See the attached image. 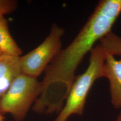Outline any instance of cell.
Segmentation results:
<instances>
[{"label": "cell", "mask_w": 121, "mask_h": 121, "mask_svg": "<svg viewBox=\"0 0 121 121\" xmlns=\"http://www.w3.org/2000/svg\"><path fill=\"white\" fill-rule=\"evenodd\" d=\"M121 13V0L99 1L71 43L61 49L45 70L38 98L43 106L61 109L75 79L78 65L95 43L110 32Z\"/></svg>", "instance_id": "obj_1"}, {"label": "cell", "mask_w": 121, "mask_h": 121, "mask_svg": "<svg viewBox=\"0 0 121 121\" xmlns=\"http://www.w3.org/2000/svg\"><path fill=\"white\" fill-rule=\"evenodd\" d=\"M90 52L87 69L83 73L75 78L65 106L55 121H66L72 114H82L86 96L92 84L97 79L104 77L106 52L99 44L93 48Z\"/></svg>", "instance_id": "obj_2"}, {"label": "cell", "mask_w": 121, "mask_h": 121, "mask_svg": "<svg viewBox=\"0 0 121 121\" xmlns=\"http://www.w3.org/2000/svg\"><path fill=\"white\" fill-rule=\"evenodd\" d=\"M41 83L36 78L22 73L13 81L0 102V110L9 113L17 121L25 118L32 104L39 95Z\"/></svg>", "instance_id": "obj_3"}, {"label": "cell", "mask_w": 121, "mask_h": 121, "mask_svg": "<svg viewBox=\"0 0 121 121\" xmlns=\"http://www.w3.org/2000/svg\"><path fill=\"white\" fill-rule=\"evenodd\" d=\"M64 30L53 24L46 38L35 49L20 56L22 73L37 78L46 69L61 49V38Z\"/></svg>", "instance_id": "obj_4"}, {"label": "cell", "mask_w": 121, "mask_h": 121, "mask_svg": "<svg viewBox=\"0 0 121 121\" xmlns=\"http://www.w3.org/2000/svg\"><path fill=\"white\" fill-rule=\"evenodd\" d=\"M104 77L110 83L112 103L115 108H121V59L117 60L114 56L106 53Z\"/></svg>", "instance_id": "obj_5"}, {"label": "cell", "mask_w": 121, "mask_h": 121, "mask_svg": "<svg viewBox=\"0 0 121 121\" xmlns=\"http://www.w3.org/2000/svg\"><path fill=\"white\" fill-rule=\"evenodd\" d=\"M22 73L20 56L0 55V94L2 97L15 78Z\"/></svg>", "instance_id": "obj_6"}, {"label": "cell", "mask_w": 121, "mask_h": 121, "mask_svg": "<svg viewBox=\"0 0 121 121\" xmlns=\"http://www.w3.org/2000/svg\"><path fill=\"white\" fill-rule=\"evenodd\" d=\"M0 51L2 53L20 56L22 51L10 35L4 15H0Z\"/></svg>", "instance_id": "obj_7"}, {"label": "cell", "mask_w": 121, "mask_h": 121, "mask_svg": "<svg viewBox=\"0 0 121 121\" xmlns=\"http://www.w3.org/2000/svg\"><path fill=\"white\" fill-rule=\"evenodd\" d=\"M99 44L107 53L121 56V37L112 31L99 40Z\"/></svg>", "instance_id": "obj_8"}, {"label": "cell", "mask_w": 121, "mask_h": 121, "mask_svg": "<svg viewBox=\"0 0 121 121\" xmlns=\"http://www.w3.org/2000/svg\"><path fill=\"white\" fill-rule=\"evenodd\" d=\"M17 7V1L14 0H0V15L13 12Z\"/></svg>", "instance_id": "obj_9"}, {"label": "cell", "mask_w": 121, "mask_h": 121, "mask_svg": "<svg viewBox=\"0 0 121 121\" xmlns=\"http://www.w3.org/2000/svg\"><path fill=\"white\" fill-rule=\"evenodd\" d=\"M4 114L0 110V121H4Z\"/></svg>", "instance_id": "obj_10"}, {"label": "cell", "mask_w": 121, "mask_h": 121, "mask_svg": "<svg viewBox=\"0 0 121 121\" xmlns=\"http://www.w3.org/2000/svg\"><path fill=\"white\" fill-rule=\"evenodd\" d=\"M117 121H121V111L118 117H117Z\"/></svg>", "instance_id": "obj_11"}, {"label": "cell", "mask_w": 121, "mask_h": 121, "mask_svg": "<svg viewBox=\"0 0 121 121\" xmlns=\"http://www.w3.org/2000/svg\"><path fill=\"white\" fill-rule=\"evenodd\" d=\"M2 95H1L0 94V100H1V99H2Z\"/></svg>", "instance_id": "obj_12"}, {"label": "cell", "mask_w": 121, "mask_h": 121, "mask_svg": "<svg viewBox=\"0 0 121 121\" xmlns=\"http://www.w3.org/2000/svg\"><path fill=\"white\" fill-rule=\"evenodd\" d=\"M2 52H1L0 51V55L1 54H2Z\"/></svg>", "instance_id": "obj_13"}]
</instances>
